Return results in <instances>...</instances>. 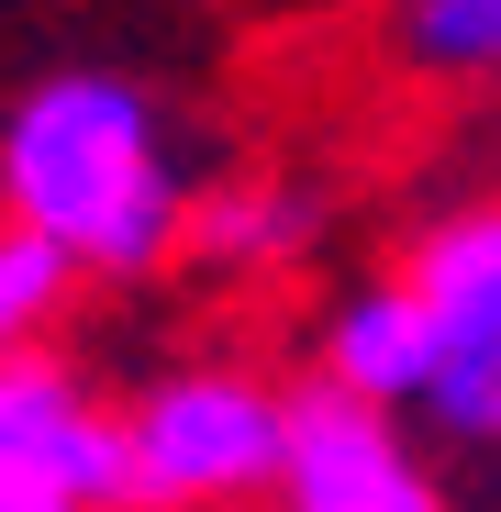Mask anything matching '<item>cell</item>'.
I'll return each instance as SVG.
<instances>
[{"instance_id": "6da1fadb", "label": "cell", "mask_w": 501, "mask_h": 512, "mask_svg": "<svg viewBox=\"0 0 501 512\" xmlns=\"http://www.w3.org/2000/svg\"><path fill=\"white\" fill-rule=\"evenodd\" d=\"M0 212L56 234L78 279H156L179 268L190 167L156 90L123 67H56L0 123Z\"/></svg>"}, {"instance_id": "7a4b0ae2", "label": "cell", "mask_w": 501, "mask_h": 512, "mask_svg": "<svg viewBox=\"0 0 501 512\" xmlns=\"http://www.w3.org/2000/svg\"><path fill=\"white\" fill-rule=\"evenodd\" d=\"M290 390L245 357L167 368L123 401V512H245L279 490Z\"/></svg>"}, {"instance_id": "3957f363", "label": "cell", "mask_w": 501, "mask_h": 512, "mask_svg": "<svg viewBox=\"0 0 501 512\" xmlns=\"http://www.w3.org/2000/svg\"><path fill=\"white\" fill-rule=\"evenodd\" d=\"M412 301L435 323V390H424V423L479 457H501V190L490 201H457L412 234L401 256Z\"/></svg>"}, {"instance_id": "277c9868", "label": "cell", "mask_w": 501, "mask_h": 512, "mask_svg": "<svg viewBox=\"0 0 501 512\" xmlns=\"http://www.w3.org/2000/svg\"><path fill=\"white\" fill-rule=\"evenodd\" d=\"M279 512H457L435 457L412 446V412H379L334 379L290 390V446H279Z\"/></svg>"}, {"instance_id": "5b68a950", "label": "cell", "mask_w": 501, "mask_h": 512, "mask_svg": "<svg viewBox=\"0 0 501 512\" xmlns=\"http://www.w3.org/2000/svg\"><path fill=\"white\" fill-rule=\"evenodd\" d=\"M0 490H56L123 512V401H101L67 357H0Z\"/></svg>"}, {"instance_id": "8992f818", "label": "cell", "mask_w": 501, "mask_h": 512, "mask_svg": "<svg viewBox=\"0 0 501 512\" xmlns=\"http://www.w3.org/2000/svg\"><path fill=\"white\" fill-rule=\"evenodd\" d=\"M323 245V201L279 167H234V179H190V212H179V256L212 279H279Z\"/></svg>"}, {"instance_id": "52a82bcc", "label": "cell", "mask_w": 501, "mask_h": 512, "mask_svg": "<svg viewBox=\"0 0 501 512\" xmlns=\"http://www.w3.org/2000/svg\"><path fill=\"white\" fill-rule=\"evenodd\" d=\"M312 379L357 390V401H379V412H424V390H435V323H424V301H412L401 268L368 279V290H346V301L323 312Z\"/></svg>"}, {"instance_id": "ba28073f", "label": "cell", "mask_w": 501, "mask_h": 512, "mask_svg": "<svg viewBox=\"0 0 501 512\" xmlns=\"http://www.w3.org/2000/svg\"><path fill=\"white\" fill-rule=\"evenodd\" d=\"M379 45L424 90H501V0H390Z\"/></svg>"}, {"instance_id": "9c48e42d", "label": "cell", "mask_w": 501, "mask_h": 512, "mask_svg": "<svg viewBox=\"0 0 501 512\" xmlns=\"http://www.w3.org/2000/svg\"><path fill=\"white\" fill-rule=\"evenodd\" d=\"M78 256L56 245V234H34V223H12L0 212V357H23V346H45V334L78 312Z\"/></svg>"}, {"instance_id": "30bf717a", "label": "cell", "mask_w": 501, "mask_h": 512, "mask_svg": "<svg viewBox=\"0 0 501 512\" xmlns=\"http://www.w3.org/2000/svg\"><path fill=\"white\" fill-rule=\"evenodd\" d=\"M0 512H90V501H56V490H0Z\"/></svg>"}]
</instances>
